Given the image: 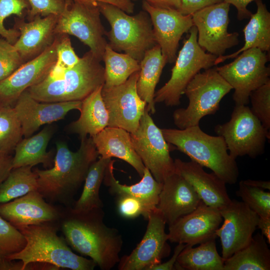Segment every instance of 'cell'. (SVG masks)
Returning a JSON list of instances; mask_svg holds the SVG:
<instances>
[{
	"mask_svg": "<svg viewBox=\"0 0 270 270\" xmlns=\"http://www.w3.org/2000/svg\"><path fill=\"white\" fill-rule=\"evenodd\" d=\"M104 63L105 87L124 83L130 76L140 70V62L130 55L112 50L107 44L102 56Z\"/></svg>",
	"mask_w": 270,
	"mask_h": 270,
	"instance_id": "836d02e7",
	"label": "cell"
},
{
	"mask_svg": "<svg viewBox=\"0 0 270 270\" xmlns=\"http://www.w3.org/2000/svg\"><path fill=\"white\" fill-rule=\"evenodd\" d=\"M114 160L110 161L104 178V184L108 187L110 192L116 196L128 195L140 200L152 212L156 208L159 194L162 183L156 181L150 170L145 168L141 180L132 185L121 184L116 180L114 174Z\"/></svg>",
	"mask_w": 270,
	"mask_h": 270,
	"instance_id": "484cf974",
	"label": "cell"
},
{
	"mask_svg": "<svg viewBox=\"0 0 270 270\" xmlns=\"http://www.w3.org/2000/svg\"><path fill=\"white\" fill-rule=\"evenodd\" d=\"M97 2L84 3L68 0L63 12L58 16L54 32L76 36L90 48L100 60L108 44L106 31L102 23Z\"/></svg>",
	"mask_w": 270,
	"mask_h": 270,
	"instance_id": "30bf717a",
	"label": "cell"
},
{
	"mask_svg": "<svg viewBox=\"0 0 270 270\" xmlns=\"http://www.w3.org/2000/svg\"><path fill=\"white\" fill-rule=\"evenodd\" d=\"M100 14L110 25L106 32L108 44L116 52H123L139 62L145 52L156 44L152 23L144 10L130 16L114 5L98 2Z\"/></svg>",
	"mask_w": 270,
	"mask_h": 270,
	"instance_id": "8992f818",
	"label": "cell"
},
{
	"mask_svg": "<svg viewBox=\"0 0 270 270\" xmlns=\"http://www.w3.org/2000/svg\"><path fill=\"white\" fill-rule=\"evenodd\" d=\"M102 208L74 212L63 211L60 220L68 245L82 256H88L102 270H110L118 263L123 245L118 230L104 222Z\"/></svg>",
	"mask_w": 270,
	"mask_h": 270,
	"instance_id": "6da1fadb",
	"label": "cell"
},
{
	"mask_svg": "<svg viewBox=\"0 0 270 270\" xmlns=\"http://www.w3.org/2000/svg\"><path fill=\"white\" fill-rule=\"evenodd\" d=\"M62 212L47 202L37 190L0 204V216L16 228L58 222Z\"/></svg>",
	"mask_w": 270,
	"mask_h": 270,
	"instance_id": "44dd1931",
	"label": "cell"
},
{
	"mask_svg": "<svg viewBox=\"0 0 270 270\" xmlns=\"http://www.w3.org/2000/svg\"><path fill=\"white\" fill-rule=\"evenodd\" d=\"M118 214L123 218L132 219L142 216L147 220L151 212L140 199L128 195L116 196Z\"/></svg>",
	"mask_w": 270,
	"mask_h": 270,
	"instance_id": "7bdbcfd3",
	"label": "cell"
},
{
	"mask_svg": "<svg viewBox=\"0 0 270 270\" xmlns=\"http://www.w3.org/2000/svg\"><path fill=\"white\" fill-rule=\"evenodd\" d=\"M30 5L26 18L28 21L35 16L50 14L60 15L65 9L68 0H28Z\"/></svg>",
	"mask_w": 270,
	"mask_h": 270,
	"instance_id": "ee69618b",
	"label": "cell"
},
{
	"mask_svg": "<svg viewBox=\"0 0 270 270\" xmlns=\"http://www.w3.org/2000/svg\"><path fill=\"white\" fill-rule=\"evenodd\" d=\"M23 64L14 44L0 36V81L10 76Z\"/></svg>",
	"mask_w": 270,
	"mask_h": 270,
	"instance_id": "60d3db41",
	"label": "cell"
},
{
	"mask_svg": "<svg viewBox=\"0 0 270 270\" xmlns=\"http://www.w3.org/2000/svg\"><path fill=\"white\" fill-rule=\"evenodd\" d=\"M257 228L261 230V234L270 244V217H259Z\"/></svg>",
	"mask_w": 270,
	"mask_h": 270,
	"instance_id": "816d5d0a",
	"label": "cell"
},
{
	"mask_svg": "<svg viewBox=\"0 0 270 270\" xmlns=\"http://www.w3.org/2000/svg\"><path fill=\"white\" fill-rule=\"evenodd\" d=\"M146 220L148 224L142 240L130 254L120 258L119 270H152L169 256L170 248L167 243L166 223L157 208Z\"/></svg>",
	"mask_w": 270,
	"mask_h": 270,
	"instance_id": "9a60e30c",
	"label": "cell"
},
{
	"mask_svg": "<svg viewBox=\"0 0 270 270\" xmlns=\"http://www.w3.org/2000/svg\"><path fill=\"white\" fill-rule=\"evenodd\" d=\"M232 89L216 68L199 72L184 92L188 99V106L173 113L174 124L181 130L199 125L202 118L214 114L219 110L222 98Z\"/></svg>",
	"mask_w": 270,
	"mask_h": 270,
	"instance_id": "52a82bcc",
	"label": "cell"
},
{
	"mask_svg": "<svg viewBox=\"0 0 270 270\" xmlns=\"http://www.w3.org/2000/svg\"><path fill=\"white\" fill-rule=\"evenodd\" d=\"M58 16H37L28 22L26 18H14L13 28L18 30L20 35L14 46L24 63L38 56L52 44Z\"/></svg>",
	"mask_w": 270,
	"mask_h": 270,
	"instance_id": "7402d4cb",
	"label": "cell"
},
{
	"mask_svg": "<svg viewBox=\"0 0 270 270\" xmlns=\"http://www.w3.org/2000/svg\"><path fill=\"white\" fill-rule=\"evenodd\" d=\"M268 244L265 237L258 232L247 246L224 261V270H270Z\"/></svg>",
	"mask_w": 270,
	"mask_h": 270,
	"instance_id": "4dcf8cb0",
	"label": "cell"
},
{
	"mask_svg": "<svg viewBox=\"0 0 270 270\" xmlns=\"http://www.w3.org/2000/svg\"><path fill=\"white\" fill-rule=\"evenodd\" d=\"M82 101L41 102L34 98L26 90L13 106L20 122L24 138L32 136L42 126L64 118L74 110H80Z\"/></svg>",
	"mask_w": 270,
	"mask_h": 270,
	"instance_id": "ffe728a7",
	"label": "cell"
},
{
	"mask_svg": "<svg viewBox=\"0 0 270 270\" xmlns=\"http://www.w3.org/2000/svg\"><path fill=\"white\" fill-rule=\"evenodd\" d=\"M110 160L100 156L90 166L80 196L70 207L72 211L84 212L103 208L104 204L100 197V189Z\"/></svg>",
	"mask_w": 270,
	"mask_h": 270,
	"instance_id": "d6a6232c",
	"label": "cell"
},
{
	"mask_svg": "<svg viewBox=\"0 0 270 270\" xmlns=\"http://www.w3.org/2000/svg\"><path fill=\"white\" fill-rule=\"evenodd\" d=\"M80 148L70 150L63 142H56L54 166L46 170L35 168L38 191L50 202L70 204L84 182L90 167L98 154L92 137L82 138Z\"/></svg>",
	"mask_w": 270,
	"mask_h": 270,
	"instance_id": "7a4b0ae2",
	"label": "cell"
},
{
	"mask_svg": "<svg viewBox=\"0 0 270 270\" xmlns=\"http://www.w3.org/2000/svg\"><path fill=\"white\" fill-rule=\"evenodd\" d=\"M216 58L206 52L199 46L198 30L193 26L176 56L170 80L155 92L154 103L162 102L170 106H178L188 84L201 70L214 66Z\"/></svg>",
	"mask_w": 270,
	"mask_h": 270,
	"instance_id": "ba28073f",
	"label": "cell"
},
{
	"mask_svg": "<svg viewBox=\"0 0 270 270\" xmlns=\"http://www.w3.org/2000/svg\"><path fill=\"white\" fill-rule=\"evenodd\" d=\"M229 4L234 6L237 10V18L242 20L250 17L252 14L248 8V4L252 1L258 0H223Z\"/></svg>",
	"mask_w": 270,
	"mask_h": 270,
	"instance_id": "7dc6e473",
	"label": "cell"
},
{
	"mask_svg": "<svg viewBox=\"0 0 270 270\" xmlns=\"http://www.w3.org/2000/svg\"><path fill=\"white\" fill-rule=\"evenodd\" d=\"M30 9L28 0H0V36L14 44L18 40L20 32L14 28H6L4 20L12 15L26 18Z\"/></svg>",
	"mask_w": 270,
	"mask_h": 270,
	"instance_id": "8d00e7d4",
	"label": "cell"
},
{
	"mask_svg": "<svg viewBox=\"0 0 270 270\" xmlns=\"http://www.w3.org/2000/svg\"><path fill=\"white\" fill-rule=\"evenodd\" d=\"M84 3L104 2L118 7L128 14H130L134 11V4L132 0H73Z\"/></svg>",
	"mask_w": 270,
	"mask_h": 270,
	"instance_id": "bcb514c9",
	"label": "cell"
},
{
	"mask_svg": "<svg viewBox=\"0 0 270 270\" xmlns=\"http://www.w3.org/2000/svg\"><path fill=\"white\" fill-rule=\"evenodd\" d=\"M130 134L136 152L156 181L162 183L176 172L174 160L170 153V144L146 108L138 128Z\"/></svg>",
	"mask_w": 270,
	"mask_h": 270,
	"instance_id": "7c38bea8",
	"label": "cell"
},
{
	"mask_svg": "<svg viewBox=\"0 0 270 270\" xmlns=\"http://www.w3.org/2000/svg\"><path fill=\"white\" fill-rule=\"evenodd\" d=\"M92 138L98 155L123 160L142 176L146 167L134 148L130 132L122 128L106 126Z\"/></svg>",
	"mask_w": 270,
	"mask_h": 270,
	"instance_id": "d4e9b609",
	"label": "cell"
},
{
	"mask_svg": "<svg viewBox=\"0 0 270 270\" xmlns=\"http://www.w3.org/2000/svg\"><path fill=\"white\" fill-rule=\"evenodd\" d=\"M166 63L157 44L145 52L140 62L136 90L139 96L146 104V110L152 114L156 111L154 102L155 88Z\"/></svg>",
	"mask_w": 270,
	"mask_h": 270,
	"instance_id": "f1b7e54d",
	"label": "cell"
},
{
	"mask_svg": "<svg viewBox=\"0 0 270 270\" xmlns=\"http://www.w3.org/2000/svg\"><path fill=\"white\" fill-rule=\"evenodd\" d=\"M138 73L134 72L120 85L108 88L103 85L102 96L108 114V126L122 128L130 133L138 128L146 106L136 90Z\"/></svg>",
	"mask_w": 270,
	"mask_h": 270,
	"instance_id": "5bb4252c",
	"label": "cell"
},
{
	"mask_svg": "<svg viewBox=\"0 0 270 270\" xmlns=\"http://www.w3.org/2000/svg\"><path fill=\"white\" fill-rule=\"evenodd\" d=\"M256 12L250 16L248 22L243 30L244 44L238 51L216 58L214 66L226 60L236 58L240 53L251 48L262 51L270 50V12L262 0H256Z\"/></svg>",
	"mask_w": 270,
	"mask_h": 270,
	"instance_id": "f546056e",
	"label": "cell"
},
{
	"mask_svg": "<svg viewBox=\"0 0 270 270\" xmlns=\"http://www.w3.org/2000/svg\"><path fill=\"white\" fill-rule=\"evenodd\" d=\"M187 244L178 243L174 249V254L172 257L167 262L160 263L154 266L152 270H172L174 269V265L176 261L177 258L182 250L186 246Z\"/></svg>",
	"mask_w": 270,
	"mask_h": 270,
	"instance_id": "c3c4849f",
	"label": "cell"
},
{
	"mask_svg": "<svg viewBox=\"0 0 270 270\" xmlns=\"http://www.w3.org/2000/svg\"><path fill=\"white\" fill-rule=\"evenodd\" d=\"M54 133V127L45 126L37 134L21 140L14 148L12 168L21 166H34L42 164L44 166L52 168L54 163L52 152L46 148Z\"/></svg>",
	"mask_w": 270,
	"mask_h": 270,
	"instance_id": "83f0119b",
	"label": "cell"
},
{
	"mask_svg": "<svg viewBox=\"0 0 270 270\" xmlns=\"http://www.w3.org/2000/svg\"><path fill=\"white\" fill-rule=\"evenodd\" d=\"M56 38L36 58L23 64L12 74L0 81V104L12 106L30 87L42 80L56 62Z\"/></svg>",
	"mask_w": 270,
	"mask_h": 270,
	"instance_id": "d6986e66",
	"label": "cell"
},
{
	"mask_svg": "<svg viewBox=\"0 0 270 270\" xmlns=\"http://www.w3.org/2000/svg\"><path fill=\"white\" fill-rule=\"evenodd\" d=\"M223 0H180L179 12L184 15H192L196 12Z\"/></svg>",
	"mask_w": 270,
	"mask_h": 270,
	"instance_id": "f6af8a7d",
	"label": "cell"
},
{
	"mask_svg": "<svg viewBox=\"0 0 270 270\" xmlns=\"http://www.w3.org/2000/svg\"><path fill=\"white\" fill-rule=\"evenodd\" d=\"M142 7L150 17L156 42L166 62H174L182 36L194 26L192 15L183 14L174 8L154 6L145 0Z\"/></svg>",
	"mask_w": 270,
	"mask_h": 270,
	"instance_id": "e0dca14e",
	"label": "cell"
},
{
	"mask_svg": "<svg viewBox=\"0 0 270 270\" xmlns=\"http://www.w3.org/2000/svg\"><path fill=\"white\" fill-rule=\"evenodd\" d=\"M251 111L268 130H270V81L253 90L250 96Z\"/></svg>",
	"mask_w": 270,
	"mask_h": 270,
	"instance_id": "ab89813d",
	"label": "cell"
},
{
	"mask_svg": "<svg viewBox=\"0 0 270 270\" xmlns=\"http://www.w3.org/2000/svg\"><path fill=\"white\" fill-rule=\"evenodd\" d=\"M201 200L192 186L176 172L162 182L156 208L170 226L194 211Z\"/></svg>",
	"mask_w": 270,
	"mask_h": 270,
	"instance_id": "603a6c76",
	"label": "cell"
},
{
	"mask_svg": "<svg viewBox=\"0 0 270 270\" xmlns=\"http://www.w3.org/2000/svg\"><path fill=\"white\" fill-rule=\"evenodd\" d=\"M222 221L218 209L201 200L194 211L168 226V240L193 246L216 239V232Z\"/></svg>",
	"mask_w": 270,
	"mask_h": 270,
	"instance_id": "ac0fdd59",
	"label": "cell"
},
{
	"mask_svg": "<svg viewBox=\"0 0 270 270\" xmlns=\"http://www.w3.org/2000/svg\"><path fill=\"white\" fill-rule=\"evenodd\" d=\"M56 62L52 70H62L74 66L80 60L75 52L69 35L66 34H56Z\"/></svg>",
	"mask_w": 270,
	"mask_h": 270,
	"instance_id": "b9f144b4",
	"label": "cell"
},
{
	"mask_svg": "<svg viewBox=\"0 0 270 270\" xmlns=\"http://www.w3.org/2000/svg\"><path fill=\"white\" fill-rule=\"evenodd\" d=\"M216 239L196 248L186 245L178 254L174 265L180 270H224V260L218 254Z\"/></svg>",
	"mask_w": 270,
	"mask_h": 270,
	"instance_id": "1f68e13d",
	"label": "cell"
},
{
	"mask_svg": "<svg viewBox=\"0 0 270 270\" xmlns=\"http://www.w3.org/2000/svg\"><path fill=\"white\" fill-rule=\"evenodd\" d=\"M22 136L13 106L0 104V155H10Z\"/></svg>",
	"mask_w": 270,
	"mask_h": 270,
	"instance_id": "d590c367",
	"label": "cell"
},
{
	"mask_svg": "<svg viewBox=\"0 0 270 270\" xmlns=\"http://www.w3.org/2000/svg\"><path fill=\"white\" fill-rule=\"evenodd\" d=\"M150 4L158 7L171 8L178 10L180 5V0H144Z\"/></svg>",
	"mask_w": 270,
	"mask_h": 270,
	"instance_id": "f907efd6",
	"label": "cell"
},
{
	"mask_svg": "<svg viewBox=\"0 0 270 270\" xmlns=\"http://www.w3.org/2000/svg\"><path fill=\"white\" fill-rule=\"evenodd\" d=\"M32 166L12 168L0 186V204L38 190L37 176Z\"/></svg>",
	"mask_w": 270,
	"mask_h": 270,
	"instance_id": "e575fe53",
	"label": "cell"
},
{
	"mask_svg": "<svg viewBox=\"0 0 270 270\" xmlns=\"http://www.w3.org/2000/svg\"><path fill=\"white\" fill-rule=\"evenodd\" d=\"M102 86L82 100L80 116L67 126L68 132L78 134L80 140L88 135L92 137L108 126V114L102 96Z\"/></svg>",
	"mask_w": 270,
	"mask_h": 270,
	"instance_id": "4316f807",
	"label": "cell"
},
{
	"mask_svg": "<svg viewBox=\"0 0 270 270\" xmlns=\"http://www.w3.org/2000/svg\"><path fill=\"white\" fill-rule=\"evenodd\" d=\"M26 244L20 232L0 216V264L21 251Z\"/></svg>",
	"mask_w": 270,
	"mask_h": 270,
	"instance_id": "74e56055",
	"label": "cell"
},
{
	"mask_svg": "<svg viewBox=\"0 0 270 270\" xmlns=\"http://www.w3.org/2000/svg\"><path fill=\"white\" fill-rule=\"evenodd\" d=\"M230 4L225 2L202 8L192 15L198 30V42L205 51L217 57L239 43L238 33L229 32Z\"/></svg>",
	"mask_w": 270,
	"mask_h": 270,
	"instance_id": "4fadbf2b",
	"label": "cell"
},
{
	"mask_svg": "<svg viewBox=\"0 0 270 270\" xmlns=\"http://www.w3.org/2000/svg\"><path fill=\"white\" fill-rule=\"evenodd\" d=\"M100 62L89 50L74 66L52 70L42 80L26 90L41 102L82 101L104 84V68Z\"/></svg>",
	"mask_w": 270,
	"mask_h": 270,
	"instance_id": "3957f363",
	"label": "cell"
},
{
	"mask_svg": "<svg viewBox=\"0 0 270 270\" xmlns=\"http://www.w3.org/2000/svg\"><path fill=\"white\" fill-rule=\"evenodd\" d=\"M166 140L191 160L210 168L226 184L236 183L239 176L236 159L232 157L224 138L204 132L199 125L184 129L162 128Z\"/></svg>",
	"mask_w": 270,
	"mask_h": 270,
	"instance_id": "277c9868",
	"label": "cell"
},
{
	"mask_svg": "<svg viewBox=\"0 0 270 270\" xmlns=\"http://www.w3.org/2000/svg\"><path fill=\"white\" fill-rule=\"evenodd\" d=\"M242 182L247 185L260 188L263 190H270V182L264 180H242Z\"/></svg>",
	"mask_w": 270,
	"mask_h": 270,
	"instance_id": "f5cc1de1",
	"label": "cell"
},
{
	"mask_svg": "<svg viewBox=\"0 0 270 270\" xmlns=\"http://www.w3.org/2000/svg\"><path fill=\"white\" fill-rule=\"evenodd\" d=\"M236 194L259 217H270V191L246 184L241 180Z\"/></svg>",
	"mask_w": 270,
	"mask_h": 270,
	"instance_id": "f35d334b",
	"label": "cell"
},
{
	"mask_svg": "<svg viewBox=\"0 0 270 270\" xmlns=\"http://www.w3.org/2000/svg\"><path fill=\"white\" fill-rule=\"evenodd\" d=\"M214 131L224 138L230 155L234 159L261 156L264 152L266 140L270 138V130L246 105H235L230 120L216 125Z\"/></svg>",
	"mask_w": 270,
	"mask_h": 270,
	"instance_id": "9c48e42d",
	"label": "cell"
},
{
	"mask_svg": "<svg viewBox=\"0 0 270 270\" xmlns=\"http://www.w3.org/2000/svg\"><path fill=\"white\" fill-rule=\"evenodd\" d=\"M11 155H0V186L12 169Z\"/></svg>",
	"mask_w": 270,
	"mask_h": 270,
	"instance_id": "681fc988",
	"label": "cell"
},
{
	"mask_svg": "<svg viewBox=\"0 0 270 270\" xmlns=\"http://www.w3.org/2000/svg\"><path fill=\"white\" fill-rule=\"evenodd\" d=\"M174 162L176 172L192 186L205 204L220 210L230 202L226 183L214 172H206L203 166L192 160L176 158Z\"/></svg>",
	"mask_w": 270,
	"mask_h": 270,
	"instance_id": "cb8c5ba5",
	"label": "cell"
},
{
	"mask_svg": "<svg viewBox=\"0 0 270 270\" xmlns=\"http://www.w3.org/2000/svg\"><path fill=\"white\" fill-rule=\"evenodd\" d=\"M58 222H46L18 228L26 244L20 252L12 254L8 260H18L21 270L32 262L48 264L60 268L72 270H92L97 266L72 252L64 237L57 234Z\"/></svg>",
	"mask_w": 270,
	"mask_h": 270,
	"instance_id": "5b68a950",
	"label": "cell"
},
{
	"mask_svg": "<svg viewBox=\"0 0 270 270\" xmlns=\"http://www.w3.org/2000/svg\"><path fill=\"white\" fill-rule=\"evenodd\" d=\"M224 223L216 230L225 260L247 246L257 228L259 216L244 202L236 200L219 210Z\"/></svg>",
	"mask_w": 270,
	"mask_h": 270,
	"instance_id": "2e32d148",
	"label": "cell"
},
{
	"mask_svg": "<svg viewBox=\"0 0 270 270\" xmlns=\"http://www.w3.org/2000/svg\"><path fill=\"white\" fill-rule=\"evenodd\" d=\"M234 58L232 62L216 69L234 90L235 105H247L251 92L270 81V68L266 66L270 54L254 48Z\"/></svg>",
	"mask_w": 270,
	"mask_h": 270,
	"instance_id": "8fae6325",
	"label": "cell"
}]
</instances>
